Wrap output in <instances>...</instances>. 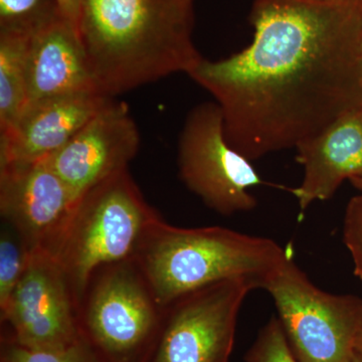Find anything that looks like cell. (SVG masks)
Instances as JSON below:
<instances>
[{
	"label": "cell",
	"instance_id": "cell-14",
	"mask_svg": "<svg viewBox=\"0 0 362 362\" xmlns=\"http://www.w3.org/2000/svg\"><path fill=\"white\" fill-rule=\"evenodd\" d=\"M86 90H97L77 28L59 16L28 42L26 107Z\"/></svg>",
	"mask_w": 362,
	"mask_h": 362
},
{
	"label": "cell",
	"instance_id": "cell-22",
	"mask_svg": "<svg viewBox=\"0 0 362 362\" xmlns=\"http://www.w3.org/2000/svg\"><path fill=\"white\" fill-rule=\"evenodd\" d=\"M302 1L317 4H350V2H361V0H302Z\"/></svg>",
	"mask_w": 362,
	"mask_h": 362
},
{
	"label": "cell",
	"instance_id": "cell-4",
	"mask_svg": "<svg viewBox=\"0 0 362 362\" xmlns=\"http://www.w3.org/2000/svg\"><path fill=\"white\" fill-rule=\"evenodd\" d=\"M160 218L128 169L78 199L56 255L78 310L94 274L105 266L134 259L145 235Z\"/></svg>",
	"mask_w": 362,
	"mask_h": 362
},
{
	"label": "cell",
	"instance_id": "cell-11",
	"mask_svg": "<svg viewBox=\"0 0 362 362\" xmlns=\"http://www.w3.org/2000/svg\"><path fill=\"white\" fill-rule=\"evenodd\" d=\"M139 147V130L127 105L112 98L63 148L45 160L78 199L128 169Z\"/></svg>",
	"mask_w": 362,
	"mask_h": 362
},
{
	"label": "cell",
	"instance_id": "cell-16",
	"mask_svg": "<svg viewBox=\"0 0 362 362\" xmlns=\"http://www.w3.org/2000/svg\"><path fill=\"white\" fill-rule=\"evenodd\" d=\"M59 16L57 0H0V33L32 37Z\"/></svg>",
	"mask_w": 362,
	"mask_h": 362
},
{
	"label": "cell",
	"instance_id": "cell-9",
	"mask_svg": "<svg viewBox=\"0 0 362 362\" xmlns=\"http://www.w3.org/2000/svg\"><path fill=\"white\" fill-rule=\"evenodd\" d=\"M1 321L9 323L13 342L30 349H61L83 338L78 307L56 257L30 252Z\"/></svg>",
	"mask_w": 362,
	"mask_h": 362
},
{
	"label": "cell",
	"instance_id": "cell-20",
	"mask_svg": "<svg viewBox=\"0 0 362 362\" xmlns=\"http://www.w3.org/2000/svg\"><path fill=\"white\" fill-rule=\"evenodd\" d=\"M343 242L351 255L354 274L362 283V194L352 197L343 220Z\"/></svg>",
	"mask_w": 362,
	"mask_h": 362
},
{
	"label": "cell",
	"instance_id": "cell-3",
	"mask_svg": "<svg viewBox=\"0 0 362 362\" xmlns=\"http://www.w3.org/2000/svg\"><path fill=\"white\" fill-rule=\"evenodd\" d=\"M292 252L268 238L221 226L185 228L157 221L134 259L162 308L182 295L226 279L247 278L264 289Z\"/></svg>",
	"mask_w": 362,
	"mask_h": 362
},
{
	"label": "cell",
	"instance_id": "cell-12",
	"mask_svg": "<svg viewBox=\"0 0 362 362\" xmlns=\"http://www.w3.org/2000/svg\"><path fill=\"white\" fill-rule=\"evenodd\" d=\"M110 99L86 90L30 105L13 129L0 135V164L42 161L54 156Z\"/></svg>",
	"mask_w": 362,
	"mask_h": 362
},
{
	"label": "cell",
	"instance_id": "cell-28",
	"mask_svg": "<svg viewBox=\"0 0 362 362\" xmlns=\"http://www.w3.org/2000/svg\"><path fill=\"white\" fill-rule=\"evenodd\" d=\"M361 4H362V0H361Z\"/></svg>",
	"mask_w": 362,
	"mask_h": 362
},
{
	"label": "cell",
	"instance_id": "cell-25",
	"mask_svg": "<svg viewBox=\"0 0 362 362\" xmlns=\"http://www.w3.org/2000/svg\"><path fill=\"white\" fill-rule=\"evenodd\" d=\"M350 362H362V357L358 356V354H354V356L352 357L351 361Z\"/></svg>",
	"mask_w": 362,
	"mask_h": 362
},
{
	"label": "cell",
	"instance_id": "cell-1",
	"mask_svg": "<svg viewBox=\"0 0 362 362\" xmlns=\"http://www.w3.org/2000/svg\"><path fill=\"white\" fill-rule=\"evenodd\" d=\"M251 45L188 76L220 106L251 161L296 148L362 103V4L254 0Z\"/></svg>",
	"mask_w": 362,
	"mask_h": 362
},
{
	"label": "cell",
	"instance_id": "cell-10",
	"mask_svg": "<svg viewBox=\"0 0 362 362\" xmlns=\"http://www.w3.org/2000/svg\"><path fill=\"white\" fill-rule=\"evenodd\" d=\"M78 199L47 160L0 164V211L30 252L56 257Z\"/></svg>",
	"mask_w": 362,
	"mask_h": 362
},
{
	"label": "cell",
	"instance_id": "cell-7",
	"mask_svg": "<svg viewBox=\"0 0 362 362\" xmlns=\"http://www.w3.org/2000/svg\"><path fill=\"white\" fill-rule=\"evenodd\" d=\"M178 169L188 189L216 213L233 216L256 209L251 189L264 181L226 140L216 102L197 105L188 114L178 142Z\"/></svg>",
	"mask_w": 362,
	"mask_h": 362
},
{
	"label": "cell",
	"instance_id": "cell-13",
	"mask_svg": "<svg viewBox=\"0 0 362 362\" xmlns=\"http://www.w3.org/2000/svg\"><path fill=\"white\" fill-rule=\"evenodd\" d=\"M296 149L304 176L291 192L303 214L313 202L330 199L343 181L362 178V107L300 142Z\"/></svg>",
	"mask_w": 362,
	"mask_h": 362
},
{
	"label": "cell",
	"instance_id": "cell-17",
	"mask_svg": "<svg viewBox=\"0 0 362 362\" xmlns=\"http://www.w3.org/2000/svg\"><path fill=\"white\" fill-rule=\"evenodd\" d=\"M30 252L9 226L0 235V313L6 310L30 259Z\"/></svg>",
	"mask_w": 362,
	"mask_h": 362
},
{
	"label": "cell",
	"instance_id": "cell-5",
	"mask_svg": "<svg viewBox=\"0 0 362 362\" xmlns=\"http://www.w3.org/2000/svg\"><path fill=\"white\" fill-rule=\"evenodd\" d=\"M162 313L134 259L98 270L78 310L83 338L112 362H129L151 346Z\"/></svg>",
	"mask_w": 362,
	"mask_h": 362
},
{
	"label": "cell",
	"instance_id": "cell-18",
	"mask_svg": "<svg viewBox=\"0 0 362 362\" xmlns=\"http://www.w3.org/2000/svg\"><path fill=\"white\" fill-rule=\"evenodd\" d=\"M246 362L301 361L293 352L282 323L273 316L259 330L254 344L247 350Z\"/></svg>",
	"mask_w": 362,
	"mask_h": 362
},
{
	"label": "cell",
	"instance_id": "cell-23",
	"mask_svg": "<svg viewBox=\"0 0 362 362\" xmlns=\"http://www.w3.org/2000/svg\"><path fill=\"white\" fill-rule=\"evenodd\" d=\"M354 354H358L362 357V328L357 335L356 346H354Z\"/></svg>",
	"mask_w": 362,
	"mask_h": 362
},
{
	"label": "cell",
	"instance_id": "cell-6",
	"mask_svg": "<svg viewBox=\"0 0 362 362\" xmlns=\"http://www.w3.org/2000/svg\"><path fill=\"white\" fill-rule=\"evenodd\" d=\"M293 352L301 362H350L362 328V299L323 291L292 257L265 287Z\"/></svg>",
	"mask_w": 362,
	"mask_h": 362
},
{
	"label": "cell",
	"instance_id": "cell-8",
	"mask_svg": "<svg viewBox=\"0 0 362 362\" xmlns=\"http://www.w3.org/2000/svg\"><path fill=\"white\" fill-rule=\"evenodd\" d=\"M259 289L247 278L226 279L164 307L151 362H228L242 305Z\"/></svg>",
	"mask_w": 362,
	"mask_h": 362
},
{
	"label": "cell",
	"instance_id": "cell-24",
	"mask_svg": "<svg viewBox=\"0 0 362 362\" xmlns=\"http://www.w3.org/2000/svg\"><path fill=\"white\" fill-rule=\"evenodd\" d=\"M351 185L362 192V178H352L349 180Z\"/></svg>",
	"mask_w": 362,
	"mask_h": 362
},
{
	"label": "cell",
	"instance_id": "cell-29",
	"mask_svg": "<svg viewBox=\"0 0 362 362\" xmlns=\"http://www.w3.org/2000/svg\"><path fill=\"white\" fill-rule=\"evenodd\" d=\"M361 107H362V103H361Z\"/></svg>",
	"mask_w": 362,
	"mask_h": 362
},
{
	"label": "cell",
	"instance_id": "cell-19",
	"mask_svg": "<svg viewBox=\"0 0 362 362\" xmlns=\"http://www.w3.org/2000/svg\"><path fill=\"white\" fill-rule=\"evenodd\" d=\"M2 362H100L82 338L80 341L61 349H30L11 343L4 351Z\"/></svg>",
	"mask_w": 362,
	"mask_h": 362
},
{
	"label": "cell",
	"instance_id": "cell-21",
	"mask_svg": "<svg viewBox=\"0 0 362 362\" xmlns=\"http://www.w3.org/2000/svg\"><path fill=\"white\" fill-rule=\"evenodd\" d=\"M61 16L78 30V16H80L81 0H57Z\"/></svg>",
	"mask_w": 362,
	"mask_h": 362
},
{
	"label": "cell",
	"instance_id": "cell-26",
	"mask_svg": "<svg viewBox=\"0 0 362 362\" xmlns=\"http://www.w3.org/2000/svg\"><path fill=\"white\" fill-rule=\"evenodd\" d=\"M361 57H362V35H361Z\"/></svg>",
	"mask_w": 362,
	"mask_h": 362
},
{
	"label": "cell",
	"instance_id": "cell-15",
	"mask_svg": "<svg viewBox=\"0 0 362 362\" xmlns=\"http://www.w3.org/2000/svg\"><path fill=\"white\" fill-rule=\"evenodd\" d=\"M30 37L0 33V135L13 129L28 104L26 54Z\"/></svg>",
	"mask_w": 362,
	"mask_h": 362
},
{
	"label": "cell",
	"instance_id": "cell-27",
	"mask_svg": "<svg viewBox=\"0 0 362 362\" xmlns=\"http://www.w3.org/2000/svg\"><path fill=\"white\" fill-rule=\"evenodd\" d=\"M190 1H194V0H190Z\"/></svg>",
	"mask_w": 362,
	"mask_h": 362
},
{
	"label": "cell",
	"instance_id": "cell-2",
	"mask_svg": "<svg viewBox=\"0 0 362 362\" xmlns=\"http://www.w3.org/2000/svg\"><path fill=\"white\" fill-rule=\"evenodd\" d=\"M190 0H81L78 33L98 92L113 98L176 73L202 57Z\"/></svg>",
	"mask_w": 362,
	"mask_h": 362
}]
</instances>
